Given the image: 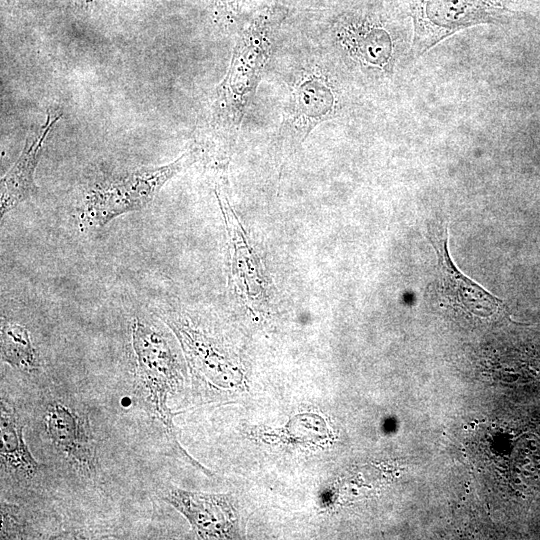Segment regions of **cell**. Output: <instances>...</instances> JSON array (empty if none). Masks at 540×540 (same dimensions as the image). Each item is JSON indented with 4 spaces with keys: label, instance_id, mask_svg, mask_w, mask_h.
<instances>
[{
    "label": "cell",
    "instance_id": "5b68a950",
    "mask_svg": "<svg viewBox=\"0 0 540 540\" xmlns=\"http://www.w3.org/2000/svg\"><path fill=\"white\" fill-rule=\"evenodd\" d=\"M413 19V54L419 57L452 34L496 23L511 12L512 0H407Z\"/></svg>",
    "mask_w": 540,
    "mask_h": 540
},
{
    "label": "cell",
    "instance_id": "7a4b0ae2",
    "mask_svg": "<svg viewBox=\"0 0 540 540\" xmlns=\"http://www.w3.org/2000/svg\"><path fill=\"white\" fill-rule=\"evenodd\" d=\"M135 393L148 414L159 421L176 445L169 395L181 382L180 364L168 338L156 324L136 316L131 322Z\"/></svg>",
    "mask_w": 540,
    "mask_h": 540
},
{
    "label": "cell",
    "instance_id": "6da1fadb",
    "mask_svg": "<svg viewBox=\"0 0 540 540\" xmlns=\"http://www.w3.org/2000/svg\"><path fill=\"white\" fill-rule=\"evenodd\" d=\"M196 159L195 150H188L165 165L96 179L82 193L75 211L77 226L82 232L100 229L124 214L145 208L171 178Z\"/></svg>",
    "mask_w": 540,
    "mask_h": 540
},
{
    "label": "cell",
    "instance_id": "277c9868",
    "mask_svg": "<svg viewBox=\"0 0 540 540\" xmlns=\"http://www.w3.org/2000/svg\"><path fill=\"white\" fill-rule=\"evenodd\" d=\"M340 108L341 94L329 71L317 63L299 68L289 84V97L277 137L283 162L317 125L335 117Z\"/></svg>",
    "mask_w": 540,
    "mask_h": 540
},
{
    "label": "cell",
    "instance_id": "8992f818",
    "mask_svg": "<svg viewBox=\"0 0 540 540\" xmlns=\"http://www.w3.org/2000/svg\"><path fill=\"white\" fill-rule=\"evenodd\" d=\"M226 187L227 183H217L214 192L228 237V285L233 295L246 306L259 308L269 300L270 280L230 204Z\"/></svg>",
    "mask_w": 540,
    "mask_h": 540
},
{
    "label": "cell",
    "instance_id": "ba28073f",
    "mask_svg": "<svg viewBox=\"0 0 540 540\" xmlns=\"http://www.w3.org/2000/svg\"><path fill=\"white\" fill-rule=\"evenodd\" d=\"M163 499L186 517L199 538L235 537L237 515L229 495L171 488Z\"/></svg>",
    "mask_w": 540,
    "mask_h": 540
},
{
    "label": "cell",
    "instance_id": "7c38bea8",
    "mask_svg": "<svg viewBox=\"0 0 540 540\" xmlns=\"http://www.w3.org/2000/svg\"><path fill=\"white\" fill-rule=\"evenodd\" d=\"M1 358L11 367L26 373L39 368V359L28 329L3 320L1 325Z\"/></svg>",
    "mask_w": 540,
    "mask_h": 540
},
{
    "label": "cell",
    "instance_id": "52a82bcc",
    "mask_svg": "<svg viewBox=\"0 0 540 540\" xmlns=\"http://www.w3.org/2000/svg\"><path fill=\"white\" fill-rule=\"evenodd\" d=\"M430 241L438 261L440 293L446 302L477 317L495 315L502 301L458 269L449 253L448 227L433 234Z\"/></svg>",
    "mask_w": 540,
    "mask_h": 540
},
{
    "label": "cell",
    "instance_id": "8fae6325",
    "mask_svg": "<svg viewBox=\"0 0 540 540\" xmlns=\"http://www.w3.org/2000/svg\"><path fill=\"white\" fill-rule=\"evenodd\" d=\"M1 464L6 471L24 478L33 477L39 464L30 453L23 437V425L15 410L1 401Z\"/></svg>",
    "mask_w": 540,
    "mask_h": 540
},
{
    "label": "cell",
    "instance_id": "3957f363",
    "mask_svg": "<svg viewBox=\"0 0 540 540\" xmlns=\"http://www.w3.org/2000/svg\"><path fill=\"white\" fill-rule=\"evenodd\" d=\"M273 47L269 30L250 28L235 44L229 68L216 89L213 127L234 144Z\"/></svg>",
    "mask_w": 540,
    "mask_h": 540
},
{
    "label": "cell",
    "instance_id": "9c48e42d",
    "mask_svg": "<svg viewBox=\"0 0 540 540\" xmlns=\"http://www.w3.org/2000/svg\"><path fill=\"white\" fill-rule=\"evenodd\" d=\"M46 434L54 447L78 469L95 470V448L84 419L61 403L49 404L44 412Z\"/></svg>",
    "mask_w": 540,
    "mask_h": 540
},
{
    "label": "cell",
    "instance_id": "4fadbf2b",
    "mask_svg": "<svg viewBox=\"0 0 540 540\" xmlns=\"http://www.w3.org/2000/svg\"><path fill=\"white\" fill-rule=\"evenodd\" d=\"M352 47L364 62L382 67L390 58L392 47L389 35L378 27L363 31Z\"/></svg>",
    "mask_w": 540,
    "mask_h": 540
},
{
    "label": "cell",
    "instance_id": "30bf717a",
    "mask_svg": "<svg viewBox=\"0 0 540 540\" xmlns=\"http://www.w3.org/2000/svg\"><path fill=\"white\" fill-rule=\"evenodd\" d=\"M60 117L59 113H48L45 124L31 140L26 141L20 156L1 179V218L36 192L34 172L40 159L43 144Z\"/></svg>",
    "mask_w": 540,
    "mask_h": 540
}]
</instances>
